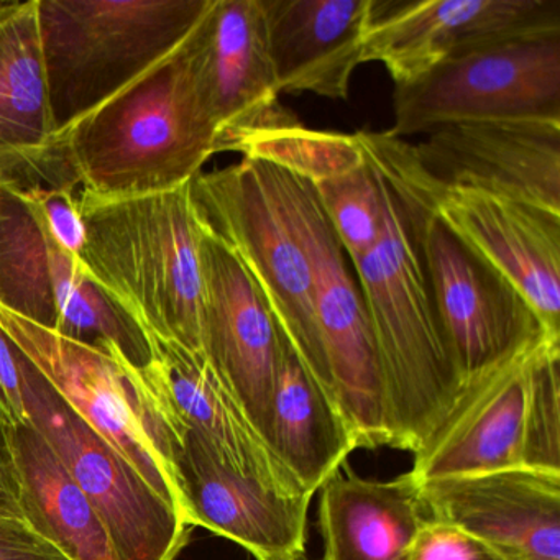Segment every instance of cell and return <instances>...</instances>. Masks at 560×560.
I'll use <instances>...</instances> for the list:
<instances>
[{"mask_svg":"<svg viewBox=\"0 0 560 560\" xmlns=\"http://www.w3.org/2000/svg\"><path fill=\"white\" fill-rule=\"evenodd\" d=\"M411 560H506L474 534L428 517L419 530Z\"/></svg>","mask_w":560,"mask_h":560,"instance_id":"obj_29","label":"cell"},{"mask_svg":"<svg viewBox=\"0 0 560 560\" xmlns=\"http://www.w3.org/2000/svg\"><path fill=\"white\" fill-rule=\"evenodd\" d=\"M313 188L349 260L369 254L383 228L378 175L372 165L365 160L360 168Z\"/></svg>","mask_w":560,"mask_h":560,"instance_id":"obj_27","label":"cell"},{"mask_svg":"<svg viewBox=\"0 0 560 560\" xmlns=\"http://www.w3.org/2000/svg\"><path fill=\"white\" fill-rule=\"evenodd\" d=\"M0 513L24 516L19 506V483L9 448L8 432L0 425Z\"/></svg>","mask_w":560,"mask_h":560,"instance_id":"obj_33","label":"cell"},{"mask_svg":"<svg viewBox=\"0 0 560 560\" xmlns=\"http://www.w3.org/2000/svg\"><path fill=\"white\" fill-rule=\"evenodd\" d=\"M372 168L382 195V234L350 264L375 343L392 447L416 454L451 418L465 386L435 316L409 206Z\"/></svg>","mask_w":560,"mask_h":560,"instance_id":"obj_2","label":"cell"},{"mask_svg":"<svg viewBox=\"0 0 560 560\" xmlns=\"http://www.w3.org/2000/svg\"><path fill=\"white\" fill-rule=\"evenodd\" d=\"M24 365V353L0 329V425L4 429L28 424Z\"/></svg>","mask_w":560,"mask_h":560,"instance_id":"obj_31","label":"cell"},{"mask_svg":"<svg viewBox=\"0 0 560 560\" xmlns=\"http://www.w3.org/2000/svg\"><path fill=\"white\" fill-rule=\"evenodd\" d=\"M21 192L34 199L35 205L40 209L45 224L50 229L58 244L73 257L80 258L81 248L86 241V229H84L77 188L61 186V188H40Z\"/></svg>","mask_w":560,"mask_h":560,"instance_id":"obj_30","label":"cell"},{"mask_svg":"<svg viewBox=\"0 0 560 560\" xmlns=\"http://www.w3.org/2000/svg\"><path fill=\"white\" fill-rule=\"evenodd\" d=\"M24 375L28 424L86 494L116 560H176L191 529L178 510L63 401L27 357Z\"/></svg>","mask_w":560,"mask_h":560,"instance_id":"obj_11","label":"cell"},{"mask_svg":"<svg viewBox=\"0 0 560 560\" xmlns=\"http://www.w3.org/2000/svg\"><path fill=\"white\" fill-rule=\"evenodd\" d=\"M278 560H310L307 559L306 552L304 550H300V552L291 553V556L281 557Z\"/></svg>","mask_w":560,"mask_h":560,"instance_id":"obj_34","label":"cell"},{"mask_svg":"<svg viewBox=\"0 0 560 560\" xmlns=\"http://www.w3.org/2000/svg\"><path fill=\"white\" fill-rule=\"evenodd\" d=\"M549 340L560 337H539L465 386L451 418L415 454L419 481L523 467L530 378Z\"/></svg>","mask_w":560,"mask_h":560,"instance_id":"obj_19","label":"cell"},{"mask_svg":"<svg viewBox=\"0 0 560 560\" xmlns=\"http://www.w3.org/2000/svg\"><path fill=\"white\" fill-rule=\"evenodd\" d=\"M198 25L168 57L57 132L81 191L100 198L172 191L218 153Z\"/></svg>","mask_w":560,"mask_h":560,"instance_id":"obj_1","label":"cell"},{"mask_svg":"<svg viewBox=\"0 0 560 560\" xmlns=\"http://www.w3.org/2000/svg\"><path fill=\"white\" fill-rule=\"evenodd\" d=\"M5 432L25 520L71 560H116L100 516L47 439L32 424Z\"/></svg>","mask_w":560,"mask_h":560,"instance_id":"obj_25","label":"cell"},{"mask_svg":"<svg viewBox=\"0 0 560 560\" xmlns=\"http://www.w3.org/2000/svg\"><path fill=\"white\" fill-rule=\"evenodd\" d=\"M560 32V0H373L363 63L395 86L498 42Z\"/></svg>","mask_w":560,"mask_h":560,"instance_id":"obj_13","label":"cell"},{"mask_svg":"<svg viewBox=\"0 0 560 560\" xmlns=\"http://www.w3.org/2000/svg\"><path fill=\"white\" fill-rule=\"evenodd\" d=\"M0 560H71L24 516L0 513Z\"/></svg>","mask_w":560,"mask_h":560,"instance_id":"obj_32","label":"cell"},{"mask_svg":"<svg viewBox=\"0 0 560 560\" xmlns=\"http://www.w3.org/2000/svg\"><path fill=\"white\" fill-rule=\"evenodd\" d=\"M201 225L202 355L270 445L271 398L284 334L234 252Z\"/></svg>","mask_w":560,"mask_h":560,"instance_id":"obj_14","label":"cell"},{"mask_svg":"<svg viewBox=\"0 0 560 560\" xmlns=\"http://www.w3.org/2000/svg\"><path fill=\"white\" fill-rule=\"evenodd\" d=\"M149 337L152 362L132 369L140 389L168 424L172 438L183 428L201 434L235 470L293 497H310L273 448L248 421L201 353Z\"/></svg>","mask_w":560,"mask_h":560,"instance_id":"obj_17","label":"cell"},{"mask_svg":"<svg viewBox=\"0 0 560 560\" xmlns=\"http://www.w3.org/2000/svg\"><path fill=\"white\" fill-rule=\"evenodd\" d=\"M91 280L145 334L201 353L202 225L191 183L132 198L80 195Z\"/></svg>","mask_w":560,"mask_h":560,"instance_id":"obj_3","label":"cell"},{"mask_svg":"<svg viewBox=\"0 0 560 560\" xmlns=\"http://www.w3.org/2000/svg\"><path fill=\"white\" fill-rule=\"evenodd\" d=\"M206 96L218 124V153L290 113L280 104L261 0H212L198 25Z\"/></svg>","mask_w":560,"mask_h":560,"instance_id":"obj_21","label":"cell"},{"mask_svg":"<svg viewBox=\"0 0 560 560\" xmlns=\"http://www.w3.org/2000/svg\"><path fill=\"white\" fill-rule=\"evenodd\" d=\"M428 517L411 470L393 480L337 471L320 488L323 560H411Z\"/></svg>","mask_w":560,"mask_h":560,"instance_id":"obj_23","label":"cell"},{"mask_svg":"<svg viewBox=\"0 0 560 560\" xmlns=\"http://www.w3.org/2000/svg\"><path fill=\"white\" fill-rule=\"evenodd\" d=\"M0 307L60 336L152 362L149 337L65 250L25 192L0 183Z\"/></svg>","mask_w":560,"mask_h":560,"instance_id":"obj_7","label":"cell"},{"mask_svg":"<svg viewBox=\"0 0 560 560\" xmlns=\"http://www.w3.org/2000/svg\"><path fill=\"white\" fill-rule=\"evenodd\" d=\"M170 470L189 527L228 537L257 560L304 550L310 497L283 493L235 470L192 429L183 428L170 444Z\"/></svg>","mask_w":560,"mask_h":560,"instance_id":"obj_15","label":"cell"},{"mask_svg":"<svg viewBox=\"0 0 560 560\" xmlns=\"http://www.w3.org/2000/svg\"><path fill=\"white\" fill-rule=\"evenodd\" d=\"M396 139L457 124L560 120V32L498 42L395 86Z\"/></svg>","mask_w":560,"mask_h":560,"instance_id":"obj_9","label":"cell"},{"mask_svg":"<svg viewBox=\"0 0 560 560\" xmlns=\"http://www.w3.org/2000/svg\"><path fill=\"white\" fill-rule=\"evenodd\" d=\"M376 147L422 205L526 298L547 332L560 337V214L435 182L411 143L373 132Z\"/></svg>","mask_w":560,"mask_h":560,"instance_id":"obj_12","label":"cell"},{"mask_svg":"<svg viewBox=\"0 0 560 560\" xmlns=\"http://www.w3.org/2000/svg\"><path fill=\"white\" fill-rule=\"evenodd\" d=\"M357 139L409 206L435 316L464 386L527 343L552 336L517 288L429 212L372 132H357Z\"/></svg>","mask_w":560,"mask_h":560,"instance_id":"obj_6","label":"cell"},{"mask_svg":"<svg viewBox=\"0 0 560 560\" xmlns=\"http://www.w3.org/2000/svg\"><path fill=\"white\" fill-rule=\"evenodd\" d=\"M0 329L63 401L182 514L170 470L168 428L137 385L132 366L113 350L60 336L2 307Z\"/></svg>","mask_w":560,"mask_h":560,"instance_id":"obj_10","label":"cell"},{"mask_svg":"<svg viewBox=\"0 0 560 560\" xmlns=\"http://www.w3.org/2000/svg\"><path fill=\"white\" fill-rule=\"evenodd\" d=\"M428 516L485 540L506 560H560V474L506 468L421 481Z\"/></svg>","mask_w":560,"mask_h":560,"instance_id":"obj_20","label":"cell"},{"mask_svg":"<svg viewBox=\"0 0 560 560\" xmlns=\"http://www.w3.org/2000/svg\"><path fill=\"white\" fill-rule=\"evenodd\" d=\"M270 445L313 497L357 448L346 419L307 372L287 337L271 398Z\"/></svg>","mask_w":560,"mask_h":560,"instance_id":"obj_24","label":"cell"},{"mask_svg":"<svg viewBox=\"0 0 560 560\" xmlns=\"http://www.w3.org/2000/svg\"><path fill=\"white\" fill-rule=\"evenodd\" d=\"M229 152L270 163L314 186L347 175L365 163L357 133L311 130L293 113L245 133L229 147Z\"/></svg>","mask_w":560,"mask_h":560,"instance_id":"obj_26","label":"cell"},{"mask_svg":"<svg viewBox=\"0 0 560 560\" xmlns=\"http://www.w3.org/2000/svg\"><path fill=\"white\" fill-rule=\"evenodd\" d=\"M275 173L313 268L324 392L346 419L357 448L392 447L385 389L359 283L313 185L278 166Z\"/></svg>","mask_w":560,"mask_h":560,"instance_id":"obj_8","label":"cell"},{"mask_svg":"<svg viewBox=\"0 0 560 560\" xmlns=\"http://www.w3.org/2000/svg\"><path fill=\"white\" fill-rule=\"evenodd\" d=\"M261 8L280 94L347 100L363 65L373 0H261Z\"/></svg>","mask_w":560,"mask_h":560,"instance_id":"obj_22","label":"cell"},{"mask_svg":"<svg viewBox=\"0 0 560 560\" xmlns=\"http://www.w3.org/2000/svg\"><path fill=\"white\" fill-rule=\"evenodd\" d=\"M412 153L444 186L474 189L560 214V120L457 124Z\"/></svg>","mask_w":560,"mask_h":560,"instance_id":"obj_16","label":"cell"},{"mask_svg":"<svg viewBox=\"0 0 560 560\" xmlns=\"http://www.w3.org/2000/svg\"><path fill=\"white\" fill-rule=\"evenodd\" d=\"M191 195L202 224L244 265L281 332L324 389L313 268L275 166L242 159L235 165L199 173L191 182Z\"/></svg>","mask_w":560,"mask_h":560,"instance_id":"obj_5","label":"cell"},{"mask_svg":"<svg viewBox=\"0 0 560 560\" xmlns=\"http://www.w3.org/2000/svg\"><path fill=\"white\" fill-rule=\"evenodd\" d=\"M523 467L560 474V340H549L534 365Z\"/></svg>","mask_w":560,"mask_h":560,"instance_id":"obj_28","label":"cell"},{"mask_svg":"<svg viewBox=\"0 0 560 560\" xmlns=\"http://www.w3.org/2000/svg\"><path fill=\"white\" fill-rule=\"evenodd\" d=\"M212 0H38L48 97L67 129L168 57Z\"/></svg>","mask_w":560,"mask_h":560,"instance_id":"obj_4","label":"cell"},{"mask_svg":"<svg viewBox=\"0 0 560 560\" xmlns=\"http://www.w3.org/2000/svg\"><path fill=\"white\" fill-rule=\"evenodd\" d=\"M0 183L80 186L51 116L38 0L0 2Z\"/></svg>","mask_w":560,"mask_h":560,"instance_id":"obj_18","label":"cell"}]
</instances>
